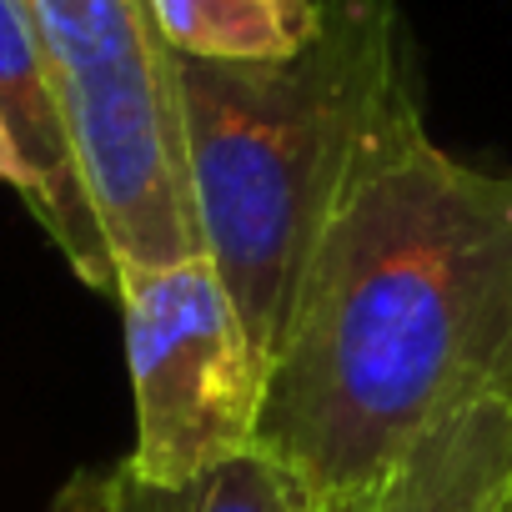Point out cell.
Here are the masks:
<instances>
[{
	"mask_svg": "<svg viewBox=\"0 0 512 512\" xmlns=\"http://www.w3.org/2000/svg\"><path fill=\"white\" fill-rule=\"evenodd\" d=\"M51 512H312V497L267 447H246L191 482H156L131 462L86 467L56 492Z\"/></svg>",
	"mask_w": 512,
	"mask_h": 512,
	"instance_id": "cell-7",
	"label": "cell"
},
{
	"mask_svg": "<svg viewBox=\"0 0 512 512\" xmlns=\"http://www.w3.org/2000/svg\"><path fill=\"white\" fill-rule=\"evenodd\" d=\"M312 512H377V492H362V497H337V502H312Z\"/></svg>",
	"mask_w": 512,
	"mask_h": 512,
	"instance_id": "cell-10",
	"label": "cell"
},
{
	"mask_svg": "<svg viewBox=\"0 0 512 512\" xmlns=\"http://www.w3.org/2000/svg\"><path fill=\"white\" fill-rule=\"evenodd\" d=\"M507 512H512V502H507Z\"/></svg>",
	"mask_w": 512,
	"mask_h": 512,
	"instance_id": "cell-11",
	"label": "cell"
},
{
	"mask_svg": "<svg viewBox=\"0 0 512 512\" xmlns=\"http://www.w3.org/2000/svg\"><path fill=\"white\" fill-rule=\"evenodd\" d=\"M0 186H16L31 201V166H26V156H21L11 126H6V111H0Z\"/></svg>",
	"mask_w": 512,
	"mask_h": 512,
	"instance_id": "cell-9",
	"label": "cell"
},
{
	"mask_svg": "<svg viewBox=\"0 0 512 512\" xmlns=\"http://www.w3.org/2000/svg\"><path fill=\"white\" fill-rule=\"evenodd\" d=\"M136 447L131 467L156 482H191L231 452L256 447L267 362L206 256L116 277Z\"/></svg>",
	"mask_w": 512,
	"mask_h": 512,
	"instance_id": "cell-4",
	"label": "cell"
},
{
	"mask_svg": "<svg viewBox=\"0 0 512 512\" xmlns=\"http://www.w3.org/2000/svg\"><path fill=\"white\" fill-rule=\"evenodd\" d=\"M176 81L206 262L272 367L347 181L417 91L402 0H322V31L297 56H176Z\"/></svg>",
	"mask_w": 512,
	"mask_h": 512,
	"instance_id": "cell-2",
	"label": "cell"
},
{
	"mask_svg": "<svg viewBox=\"0 0 512 512\" xmlns=\"http://www.w3.org/2000/svg\"><path fill=\"white\" fill-rule=\"evenodd\" d=\"M151 11L191 61H287L322 31V0H151Z\"/></svg>",
	"mask_w": 512,
	"mask_h": 512,
	"instance_id": "cell-8",
	"label": "cell"
},
{
	"mask_svg": "<svg viewBox=\"0 0 512 512\" xmlns=\"http://www.w3.org/2000/svg\"><path fill=\"white\" fill-rule=\"evenodd\" d=\"M0 111H6V126L31 166L26 206L36 211L56 251L66 256V267L86 287L116 297V256L71 151L56 66H51L31 0H0Z\"/></svg>",
	"mask_w": 512,
	"mask_h": 512,
	"instance_id": "cell-5",
	"label": "cell"
},
{
	"mask_svg": "<svg viewBox=\"0 0 512 512\" xmlns=\"http://www.w3.org/2000/svg\"><path fill=\"white\" fill-rule=\"evenodd\" d=\"M71 151L101 231L126 267H171L206 256L176 51L166 46L151 0H31Z\"/></svg>",
	"mask_w": 512,
	"mask_h": 512,
	"instance_id": "cell-3",
	"label": "cell"
},
{
	"mask_svg": "<svg viewBox=\"0 0 512 512\" xmlns=\"http://www.w3.org/2000/svg\"><path fill=\"white\" fill-rule=\"evenodd\" d=\"M512 502V392L437 422L377 487V512H507Z\"/></svg>",
	"mask_w": 512,
	"mask_h": 512,
	"instance_id": "cell-6",
	"label": "cell"
},
{
	"mask_svg": "<svg viewBox=\"0 0 512 512\" xmlns=\"http://www.w3.org/2000/svg\"><path fill=\"white\" fill-rule=\"evenodd\" d=\"M497 392H512V171L437 146L407 91L322 231L256 447L312 502L362 497Z\"/></svg>",
	"mask_w": 512,
	"mask_h": 512,
	"instance_id": "cell-1",
	"label": "cell"
}]
</instances>
